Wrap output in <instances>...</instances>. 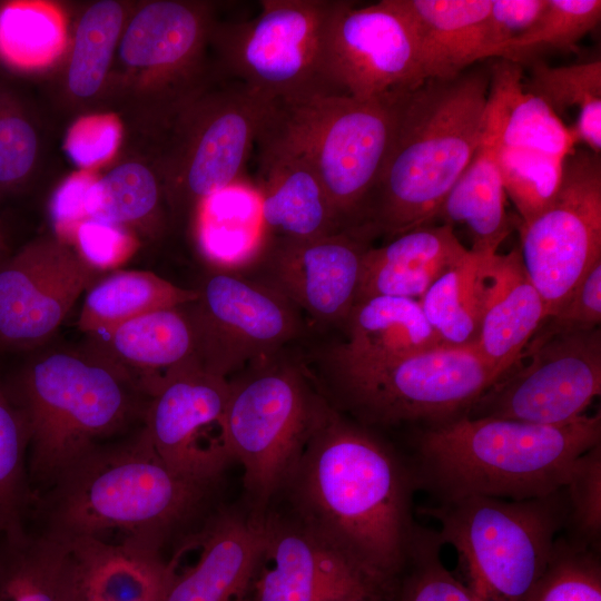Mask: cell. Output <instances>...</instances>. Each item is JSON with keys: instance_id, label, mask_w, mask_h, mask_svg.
I'll use <instances>...</instances> for the list:
<instances>
[{"instance_id": "obj_1", "label": "cell", "mask_w": 601, "mask_h": 601, "mask_svg": "<svg viewBox=\"0 0 601 601\" xmlns=\"http://www.w3.org/2000/svg\"><path fill=\"white\" fill-rule=\"evenodd\" d=\"M415 489L411 464L326 405L283 492L293 519L396 597L418 526Z\"/></svg>"}, {"instance_id": "obj_2", "label": "cell", "mask_w": 601, "mask_h": 601, "mask_svg": "<svg viewBox=\"0 0 601 601\" xmlns=\"http://www.w3.org/2000/svg\"><path fill=\"white\" fill-rule=\"evenodd\" d=\"M211 487L170 469L141 428L126 442L96 446L50 484L41 533L162 551L200 513Z\"/></svg>"}, {"instance_id": "obj_3", "label": "cell", "mask_w": 601, "mask_h": 601, "mask_svg": "<svg viewBox=\"0 0 601 601\" xmlns=\"http://www.w3.org/2000/svg\"><path fill=\"white\" fill-rule=\"evenodd\" d=\"M601 444V414L549 425L460 416L418 435L417 487L437 502L467 495L512 501L561 490L574 462Z\"/></svg>"}, {"instance_id": "obj_4", "label": "cell", "mask_w": 601, "mask_h": 601, "mask_svg": "<svg viewBox=\"0 0 601 601\" xmlns=\"http://www.w3.org/2000/svg\"><path fill=\"white\" fill-rule=\"evenodd\" d=\"M491 68L428 79L402 99L395 135L363 226L390 239L432 225L481 142Z\"/></svg>"}, {"instance_id": "obj_5", "label": "cell", "mask_w": 601, "mask_h": 601, "mask_svg": "<svg viewBox=\"0 0 601 601\" xmlns=\"http://www.w3.org/2000/svg\"><path fill=\"white\" fill-rule=\"evenodd\" d=\"M7 387L28 426L31 487L50 485L102 439L144 417L148 403L122 370L87 347L38 355Z\"/></svg>"}, {"instance_id": "obj_6", "label": "cell", "mask_w": 601, "mask_h": 601, "mask_svg": "<svg viewBox=\"0 0 601 601\" xmlns=\"http://www.w3.org/2000/svg\"><path fill=\"white\" fill-rule=\"evenodd\" d=\"M440 542L459 555L464 583L481 601H526L566 524L562 489L521 501L467 495L425 506Z\"/></svg>"}, {"instance_id": "obj_7", "label": "cell", "mask_w": 601, "mask_h": 601, "mask_svg": "<svg viewBox=\"0 0 601 601\" xmlns=\"http://www.w3.org/2000/svg\"><path fill=\"white\" fill-rule=\"evenodd\" d=\"M405 93L329 95L275 106L274 124L313 164L343 229L363 226Z\"/></svg>"}, {"instance_id": "obj_8", "label": "cell", "mask_w": 601, "mask_h": 601, "mask_svg": "<svg viewBox=\"0 0 601 601\" xmlns=\"http://www.w3.org/2000/svg\"><path fill=\"white\" fill-rule=\"evenodd\" d=\"M229 383L225 443L243 467L248 513L264 520L327 404L292 366L263 367Z\"/></svg>"}, {"instance_id": "obj_9", "label": "cell", "mask_w": 601, "mask_h": 601, "mask_svg": "<svg viewBox=\"0 0 601 601\" xmlns=\"http://www.w3.org/2000/svg\"><path fill=\"white\" fill-rule=\"evenodd\" d=\"M247 20L214 26L226 77L274 105L339 95L325 40L336 0H263Z\"/></svg>"}, {"instance_id": "obj_10", "label": "cell", "mask_w": 601, "mask_h": 601, "mask_svg": "<svg viewBox=\"0 0 601 601\" xmlns=\"http://www.w3.org/2000/svg\"><path fill=\"white\" fill-rule=\"evenodd\" d=\"M336 371L342 404L362 423L375 425L451 421L497 382L474 346L439 345L388 363Z\"/></svg>"}, {"instance_id": "obj_11", "label": "cell", "mask_w": 601, "mask_h": 601, "mask_svg": "<svg viewBox=\"0 0 601 601\" xmlns=\"http://www.w3.org/2000/svg\"><path fill=\"white\" fill-rule=\"evenodd\" d=\"M519 231L522 265L549 317L601 260L600 155H568L556 195L536 216L519 221Z\"/></svg>"}, {"instance_id": "obj_12", "label": "cell", "mask_w": 601, "mask_h": 601, "mask_svg": "<svg viewBox=\"0 0 601 601\" xmlns=\"http://www.w3.org/2000/svg\"><path fill=\"white\" fill-rule=\"evenodd\" d=\"M520 358L463 416L562 424L601 393L600 327L532 338Z\"/></svg>"}, {"instance_id": "obj_13", "label": "cell", "mask_w": 601, "mask_h": 601, "mask_svg": "<svg viewBox=\"0 0 601 601\" xmlns=\"http://www.w3.org/2000/svg\"><path fill=\"white\" fill-rule=\"evenodd\" d=\"M325 55L339 95L372 99L408 92L426 80L414 24L402 0L368 6L336 0Z\"/></svg>"}, {"instance_id": "obj_14", "label": "cell", "mask_w": 601, "mask_h": 601, "mask_svg": "<svg viewBox=\"0 0 601 601\" xmlns=\"http://www.w3.org/2000/svg\"><path fill=\"white\" fill-rule=\"evenodd\" d=\"M274 109V104L229 77L220 89L191 98L181 108L174 195L198 206L231 186Z\"/></svg>"}, {"instance_id": "obj_15", "label": "cell", "mask_w": 601, "mask_h": 601, "mask_svg": "<svg viewBox=\"0 0 601 601\" xmlns=\"http://www.w3.org/2000/svg\"><path fill=\"white\" fill-rule=\"evenodd\" d=\"M184 305L196 337V361L226 377L266 358L299 332L294 304L274 287L229 272L208 275Z\"/></svg>"}, {"instance_id": "obj_16", "label": "cell", "mask_w": 601, "mask_h": 601, "mask_svg": "<svg viewBox=\"0 0 601 601\" xmlns=\"http://www.w3.org/2000/svg\"><path fill=\"white\" fill-rule=\"evenodd\" d=\"M229 390L228 378L194 359L169 372L148 397L142 430L180 475L214 485L233 462L224 437Z\"/></svg>"}, {"instance_id": "obj_17", "label": "cell", "mask_w": 601, "mask_h": 601, "mask_svg": "<svg viewBox=\"0 0 601 601\" xmlns=\"http://www.w3.org/2000/svg\"><path fill=\"white\" fill-rule=\"evenodd\" d=\"M95 273L55 240L32 243L0 264V349L29 351L48 342Z\"/></svg>"}, {"instance_id": "obj_18", "label": "cell", "mask_w": 601, "mask_h": 601, "mask_svg": "<svg viewBox=\"0 0 601 601\" xmlns=\"http://www.w3.org/2000/svg\"><path fill=\"white\" fill-rule=\"evenodd\" d=\"M374 238L366 227L311 239L280 237L269 256L274 288L317 321H346Z\"/></svg>"}, {"instance_id": "obj_19", "label": "cell", "mask_w": 601, "mask_h": 601, "mask_svg": "<svg viewBox=\"0 0 601 601\" xmlns=\"http://www.w3.org/2000/svg\"><path fill=\"white\" fill-rule=\"evenodd\" d=\"M266 548L249 601H333L375 593L395 600L295 519L265 518Z\"/></svg>"}, {"instance_id": "obj_20", "label": "cell", "mask_w": 601, "mask_h": 601, "mask_svg": "<svg viewBox=\"0 0 601 601\" xmlns=\"http://www.w3.org/2000/svg\"><path fill=\"white\" fill-rule=\"evenodd\" d=\"M256 144L257 194L268 231L311 239L344 230L313 164L274 124L273 115Z\"/></svg>"}, {"instance_id": "obj_21", "label": "cell", "mask_w": 601, "mask_h": 601, "mask_svg": "<svg viewBox=\"0 0 601 601\" xmlns=\"http://www.w3.org/2000/svg\"><path fill=\"white\" fill-rule=\"evenodd\" d=\"M190 542L199 550L198 558L183 571L176 562L164 601L250 600L266 548L265 519L218 511Z\"/></svg>"}, {"instance_id": "obj_22", "label": "cell", "mask_w": 601, "mask_h": 601, "mask_svg": "<svg viewBox=\"0 0 601 601\" xmlns=\"http://www.w3.org/2000/svg\"><path fill=\"white\" fill-rule=\"evenodd\" d=\"M548 317L530 282L519 248L484 260V289L475 348L497 381L519 362Z\"/></svg>"}, {"instance_id": "obj_23", "label": "cell", "mask_w": 601, "mask_h": 601, "mask_svg": "<svg viewBox=\"0 0 601 601\" xmlns=\"http://www.w3.org/2000/svg\"><path fill=\"white\" fill-rule=\"evenodd\" d=\"M69 552V601H164L176 561L134 542L79 539Z\"/></svg>"}, {"instance_id": "obj_24", "label": "cell", "mask_w": 601, "mask_h": 601, "mask_svg": "<svg viewBox=\"0 0 601 601\" xmlns=\"http://www.w3.org/2000/svg\"><path fill=\"white\" fill-rule=\"evenodd\" d=\"M86 347L122 370L147 398L169 372L196 359L195 332L184 305L89 334Z\"/></svg>"}, {"instance_id": "obj_25", "label": "cell", "mask_w": 601, "mask_h": 601, "mask_svg": "<svg viewBox=\"0 0 601 601\" xmlns=\"http://www.w3.org/2000/svg\"><path fill=\"white\" fill-rule=\"evenodd\" d=\"M469 252L447 224L422 226L383 246H371L364 255L356 303L374 296L420 299Z\"/></svg>"}, {"instance_id": "obj_26", "label": "cell", "mask_w": 601, "mask_h": 601, "mask_svg": "<svg viewBox=\"0 0 601 601\" xmlns=\"http://www.w3.org/2000/svg\"><path fill=\"white\" fill-rule=\"evenodd\" d=\"M345 322L348 336L335 353L336 370L380 365L443 345L414 298L358 300Z\"/></svg>"}, {"instance_id": "obj_27", "label": "cell", "mask_w": 601, "mask_h": 601, "mask_svg": "<svg viewBox=\"0 0 601 601\" xmlns=\"http://www.w3.org/2000/svg\"><path fill=\"white\" fill-rule=\"evenodd\" d=\"M426 80H450L483 60L491 0H402Z\"/></svg>"}, {"instance_id": "obj_28", "label": "cell", "mask_w": 601, "mask_h": 601, "mask_svg": "<svg viewBox=\"0 0 601 601\" xmlns=\"http://www.w3.org/2000/svg\"><path fill=\"white\" fill-rule=\"evenodd\" d=\"M484 126L496 145L564 159L575 149L571 127L524 88L523 67L501 60L491 66Z\"/></svg>"}, {"instance_id": "obj_29", "label": "cell", "mask_w": 601, "mask_h": 601, "mask_svg": "<svg viewBox=\"0 0 601 601\" xmlns=\"http://www.w3.org/2000/svg\"><path fill=\"white\" fill-rule=\"evenodd\" d=\"M213 27L205 6L150 2L128 24L120 42V58L131 67L174 76L188 73Z\"/></svg>"}, {"instance_id": "obj_30", "label": "cell", "mask_w": 601, "mask_h": 601, "mask_svg": "<svg viewBox=\"0 0 601 601\" xmlns=\"http://www.w3.org/2000/svg\"><path fill=\"white\" fill-rule=\"evenodd\" d=\"M496 137L483 125L481 142L473 158L441 204L435 220L464 224L471 250L491 255L510 235L513 225L505 210V190L496 161Z\"/></svg>"}, {"instance_id": "obj_31", "label": "cell", "mask_w": 601, "mask_h": 601, "mask_svg": "<svg viewBox=\"0 0 601 601\" xmlns=\"http://www.w3.org/2000/svg\"><path fill=\"white\" fill-rule=\"evenodd\" d=\"M198 243L203 255L225 269L256 260L265 252L266 233L260 200L231 186L198 206Z\"/></svg>"}, {"instance_id": "obj_32", "label": "cell", "mask_w": 601, "mask_h": 601, "mask_svg": "<svg viewBox=\"0 0 601 601\" xmlns=\"http://www.w3.org/2000/svg\"><path fill=\"white\" fill-rule=\"evenodd\" d=\"M197 295L151 272H115L88 288L77 326L88 335L106 332L146 313L191 303Z\"/></svg>"}, {"instance_id": "obj_33", "label": "cell", "mask_w": 601, "mask_h": 601, "mask_svg": "<svg viewBox=\"0 0 601 601\" xmlns=\"http://www.w3.org/2000/svg\"><path fill=\"white\" fill-rule=\"evenodd\" d=\"M69 552L43 533L0 542V601H69Z\"/></svg>"}, {"instance_id": "obj_34", "label": "cell", "mask_w": 601, "mask_h": 601, "mask_svg": "<svg viewBox=\"0 0 601 601\" xmlns=\"http://www.w3.org/2000/svg\"><path fill=\"white\" fill-rule=\"evenodd\" d=\"M486 256L470 249L418 299L425 318L443 345L475 347Z\"/></svg>"}, {"instance_id": "obj_35", "label": "cell", "mask_w": 601, "mask_h": 601, "mask_svg": "<svg viewBox=\"0 0 601 601\" xmlns=\"http://www.w3.org/2000/svg\"><path fill=\"white\" fill-rule=\"evenodd\" d=\"M28 453L24 416L0 380V542L19 539L28 531L35 500Z\"/></svg>"}, {"instance_id": "obj_36", "label": "cell", "mask_w": 601, "mask_h": 601, "mask_svg": "<svg viewBox=\"0 0 601 601\" xmlns=\"http://www.w3.org/2000/svg\"><path fill=\"white\" fill-rule=\"evenodd\" d=\"M600 19V0H548L540 18L526 32L489 50L486 59L500 58L523 67L543 53L574 51Z\"/></svg>"}, {"instance_id": "obj_37", "label": "cell", "mask_w": 601, "mask_h": 601, "mask_svg": "<svg viewBox=\"0 0 601 601\" xmlns=\"http://www.w3.org/2000/svg\"><path fill=\"white\" fill-rule=\"evenodd\" d=\"M63 40V20L55 7L14 1L0 8V58L8 65L43 67L60 53Z\"/></svg>"}, {"instance_id": "obj_38", "label": "cell", "mask_w": 601, "mask_h": 601, "mask_svg": "<svg viewBox=\"0 0 601 601\" xmlns=\"http://www.w3.org/2000/svg\"><path fill=\"white\" fill-rule=\"evenodd\" d=\"M122 24L121 6L111 0L92 4L81 17L68 71L71 92L81 98L100 88Z\"/></svg>"}, {"instance_id": "obj_39", "label": "cell", "mask_w": 601, "mask_h": 601, "mask_svg": "<svg viewBox=\"0 0 601 601\" xmlns=\"http://www.w3.org/2000/svg\"><path fill=\"white\" fill-rule=\"evenodd\" d=\"M159 185L144 165L127 162L96 179L87 196L88 219L122 226L146 219L157 209Z\"/></svg>"}, {"instance_id": "obj_40", "label": "cell", "mask_w": 601, "mask_h": 601, "mask_svg": "<svg viewBox=\"0 0 601 601\" xmlns=\"http://www.w3.org/2000/svg\"><path fill=\"white\" fill-rule=\"evenodd\" d=\"M495 156L505 195L515 206L520 223L530 220L556 195L564 159L497 145Z\"/></svg>"}, {"instance_id": "obj_41", "label": "cell", "mask_w": 601, "mask_h": 601, "mask_svg": "<svg viewBox=\"0 0 601 601\" xmlns=\"http://www.w3.org/2000/svg\"><path fill=\"white\" fill-rule=\"evenodd\" d=\"M524 88L560 118L577 108V118L601 117V60L551 67L540 59L529 65Z\"/></svg>"}, {"instance_id": "obj_42", "label": "cell", "mask_w": 601, "mask_h": 601, "mask_svg": "<svg viewBox=\"0 0 601 601\" xmlns=\"http://www.w3.org/2000/svg\"><path fill=\"white\" fill-rule=\"evenodd\" d=\"M526 601H601L599 551L558 538L551 561Z\"/></svg>"}, {"instance_id": "obj_43", "label": "cell", "mask_w": 601, "mask_h": 601, "mask_svg": "<svg viewBox=\"0 0 601 601\" xmlns=\"http://www.w3.org/2000/svg\"><path fill=\"white\" fill-rule=\"evenodd\" d=\"M435 531L417 526L395 601H481L441 560Z\"/></svg>"}, {"instance_id": "obj_44", "label": "cell", "mask_w": 601, "mask_h": 601, "mask_svg": "<svg viewBox=\"0 0 601 601\" xmlns=\"http://www.w3.org/2000/svg\"><path fill=\"white\" fill-rule=\"evenodd\" d=\"M566 525L572 541L600 550L601 538V444L582 454L562 487Z\"/></svg>"}, {"instance_id": "obj_45", "label": "cell", "mask_w": 601, "mask_h": 601, "mask_svg": "<svg viewBox=\"0 0 601 601\" xmlns=\"http://www.w3.org/2000/svg\"><path fill=\"white\" fill-rule=\"evenodd\" d=\"M601 322V260L575 286L565 302L540 326L533 338L588 332Z\"/></svg>"}, {"instance_id": "obj_46", "label": "cell", "mask_w": 601, "mask_h": 601, "mask_svg": "<svg viewBox=\"0 0 601 601\" xmlns=\"http://www.w3.org/2000/svg\"><path fill=\"white\" fill-rule=\"evenodd\" d=\"M73 239L78 255L95 270L118 266L131 255L135 247L122 226L90 218L78 226Z\"/></svg>"}, {"instance_id": "obj_47", "label": "cell", "mask_w": 601, "mask_h": 601, "mask_svg": "<svg viewBox=\"0 0 601 601\" xmlns=\"http://www.w3.org/2000/svg\"><path fill=\"white\" fill-rule=\"evenodd\" d=\"M37 136L22 117L0 112V184L20 181L32 168L37 154Z\"/></svg>"}, {"instance_id": "obj_48", "label": "cell", "mask_w": 601, "mask_h": 601, "mask_svg": "<svg viewBox=\"0 0 601 601\" xmlns=\"http://www.w3.org/2000/svg\"><path fill=\"white\" fill-rule=\"evenodd\" d=\"M120 130L111 117L79 120L67 137V151L80 166H95L110 157L119 141Z\"/></svg>"}, {"instance_id": "obj_49", "label": "cell", "mask_w": 601, "mask_h": 601, "mask_svg": "<svg viewBox=\"0 0 601 601\" xmlns=\"http://www.w3.org/2000/svg\"><path fill=\"white\" fill-rule=\"evenodd\" d=\"M546 2L548 0H491L486 21L487 47L483 60L486 59L489 50L526 32L540 18Z\"/></svg>"}, {"instance_id": "obj_50", "label": "cell", "mask_w": 601, "mask_h": 601, "mask_svg": "<svg viewBox=\"0 0 601 601\" xmlns=\"http://www.w3.org/2000/svg\"><path fill=\"white\" fill-rule=\"evenodd\" d=\"M89 174L69 177L56 191L50 204V215L58 234L73 238L78 226L88 219L87 196L95 183Z\"/></svg>"}, {"instance_id": "obj_51", "label": "cell", "mask_w": 601, "mask_h": 601, "mask_svg": "<svg viewBox=\"0 0 601 601\" xmlns=\"http://www.w3.org/2000/svg\"><path fill=\"white\" fill-rule=\"evenodd\" d=\"M333 601H395V600L388 597L382 595V594L367 593V594L349 595V597L341 598Z\"/></svg>"}]
</instances>
